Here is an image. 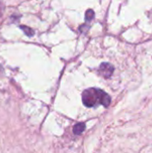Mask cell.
I'll return each mask as SVG.
<instances>
[{
	"instance_id": "obj_5",
	"label": "cell",
	"mask_w": 152,
	"mask_h": 153,
	"mask_svg": "<svg viewBox=\"0 0 152 153\" xmlns=\"http://www.w3.org/2000/svg\"><path fill=\"white\" fill-rule=\"evenodd\" d=\"M93 17H94V12L92 11V10H88L87 12H86V15H85V20L87 21V22H90V21H91L92 19H93Z\"/></svg>"
},
{
	"instance_id": "obj_2",
	"label": "cell",
	"mask_w": 152,
	"mask_h": 153,
	"mask_svg": "<svg viewBox=\"0 0 152 153\" xmlns=\"http://www.w3.org/2000/svg\"><path fill=\"white\" fill-rule=\"evenodd\" d=\"M114 71V67L108 63H103L99 66V73L105 78H109Z\"/></svg>"
},
{
	"instance_id": "obj_3",
	"label": "cell",
	"mask_w": 152,
	"mask_h": 153,
	"mask_svg": "<svg viewBox=\"0 0 152 153\" xmlns=\"http://www.w3.org/2000/svg\"><path fill=\"white\" fill-rule=\"evenodd\" d=\"M84 130H85V126H84V124H82V123L77 124V125L74 126V128H73V132H74L75 134H80L82 133Z\"/></svg>"
},
{
	"instance_id": "obj_4",
	"label": "cell",
	"mask_w": 152,
	"mask_h": 153,
	"mask_svg": "<svg viewBox=\"0 0 152 153\" xmlns=\"http://www.w3.org/2000/svg\"><path fill=\"white\" fill-rule=\"evenodd\" d=\"M21 29H22V30L24 31V33H25L27 36H29V37H31V36L34 35V30H33L32 29L27 27V26H21Z\"/></svg>"
},
{
	"instance_id": "obj_1",
	"label": "cell",
	"mask_w": 152,
	"mask_h": 153,
	"mask_svg": "<svg viewBox=\"0 0 152 153\" xmlns=\"http://www.w3.org/2000/svg\"><path fill=\"white\" fill-rule=\"evenodd\" d=\"M82 102L88 108H93L99 105L108 107L111 99L104 91L96 88H90L82 92Z\"/></svg>"
}]
</instances>
